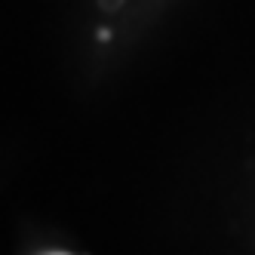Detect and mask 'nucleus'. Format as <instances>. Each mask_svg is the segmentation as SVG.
Returning a JSON list of instances; mask_svg holds the SVG:
<instances>
[{"instance_id":"nucleus-1","label":"nucleus","mask_w":255,"mask_h":255,"mask_svg":"<svg viewBox=\"0 0 255 255\" xmlns=\"http://www.w3.org/2000/svg\"><path fill=\"white\" fill-rule=\"evenodd\" d=\"M49 255H68V252H49Z\"/></svg>"}]
</instances>
